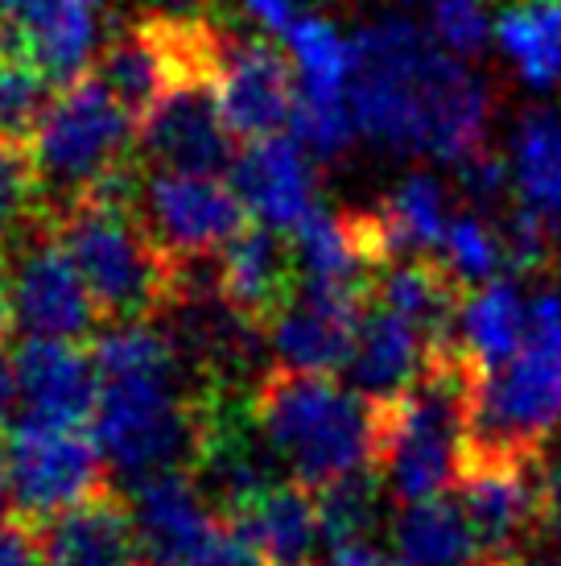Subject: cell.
I'll return each mask as SVG.
<instances>
[{
	"mask_svg": "<svg viewBox=\"0 0 561 566\" xmlns=\"http://www.w3.org/2000/svg\"><path fill=\"white\" fill-rule=\"evenodd\" d=\"M347 104L359 133L396 154L458 166L487 149L491 104L484 80L401 17L351 38Z\"/></svg>",
	"mask_w": 561,
	"mask_h": 566,
	"instance_id": "obj_1",
	"label": "cell"
},
{
	"mask_svg": "<svg viewBox=\"0 0 561 566\" xmlns=\"http://www.w3.org/2000/svg\"><path fill=\"white\" fill-rule=\"evenodd\" d=\"M140 161L104 187L87 190L54 211L59 232L92 290L104 323H145L166 315L190 265L173 261L137 207Z\"/></svg>",
	"mask_w": 561,
	"mask_h": 566,
	"instance_id": "obj_2",
	"label": "cell"
},
{
	"mask_svg": "<svg viewBox=\"0 0 561 566\" xmlns=\"http://www.w3.org/2000/svg\"><path fill=\"white\" fill-rule=\"evenodd\" d=\"M479 364L451 339L430 352V364L401 397L380 401L375 426V472L396 504L442 496L458 484L467 463L470 385Z\"/></svg>",
	"mask_w": 561,
	"mask_h": 566,
	"instance_id": "obj_3",
	"label": "cell"
},
{
	"mask_svg": "<svg viewBox=\"0 0 561 566\" xmlns=\"http://www.w3.org/2000/svg\"><path fill=\"white\" fill-rule=\"evenodd\" d=\"M252 413L289 480L322 488L375 459L380 401L327 373L273 364L252 385Z\"/></svg>",
	"mask_w": 561,
	"mask_h": 566,
	"instance_id": "obj_4",
	"label": "cell"
},
{
	"mask_svg": "<svg viewBox=\"0 0 561 566\" xmlns=\"http://www.w3.org/2000/svg\"><path fill=\"white\" fill-rule=\"evenodd\" d=\"M561 426V298L537 294L525 347L499 368H479L470 385L467 459L546 455Z\"/></svg>",
	"mask_w": 561,
	"mask_h": 566,
	"instance_id": "obj_5",
	"label": "cell"
},
{
	"mask_svg": "<svg viewBox=\"0 0 561 566\" xmlns=\"http://www.w3.org/2000/svg\"><path fill=\"white\" fill-rule=\"evenodd\" d=\"M30 154L50 211H59L137 161V116L87 71L50 99Z\"/></svg>",
	"mask_w": 561,
	"mask_h": 566,
	"instance_id": "obj_6",
	"label": "cell"
},
{
	"mask_svg": "<svg viewBox=\"0 0 561 566\" xmlns=\"http://www.w3.org/2000/svg\"><path fill=\"white\" fill-rule=\"evenodd\" d=\"M0 463L9 484V513L25 525L66 513L112 488L99 442L87 439L78 426H46L25 418L4 434Z\"/></svg>",
	"mask_w": 561,
	"mask_h": 566,
	"instance_id": "obj_7",
	"label": "cell"
},
{
	"mask_svg": "<svg viewBox=\"0 0 561 566\" xmlns=\"http://www.w3.org/2000/svg\"><path fill=\"white\" fill-rule=\"evenodd\" d=\"M0 256L9 273L13 318L25 335L83 344L104 323L54 216L25 228L13 244L0 249Z\"/></svg>",
	"mask_w": 561,
	"mask_h": 566,
	"instance_id": "obj_8",
	"label": "cell"
},
{
	"mask_svg": "<svg viewBox=\"0 0 561 566\" xmlns=\"http://www.w3.org/2000/svg\"><path fill=\"white\" fill-rule=\"evenodd\" d=\"M454 488L475 525L487 566H529L525 554L537 537L549 534L546 455L467 459Z\"/></svg>",
	"mask_w": 561,
	"mask_h": 566,
	"instance_id": "obj_9",
	"label": "cell"
},
{
	"mask_svg": "<svg viewBox=\"0 0 561 566\" xmlns=\"http://www.w3.org/2000/svg\"><path fill=\"white\" fill-rule=\"evenodd\" d=\"M137 207L149 232L173 261H215L223 244L252 220L240 190L223 174H182V170H145L140 166Z\"/></svg>",
	"mask_w": 561,
	"mask_h": 566,
	"instance_id": "obj_10",
	"label": "cell"
},
{
	"mask_svg": "<svg viewBox=\"0 0 561 566\" xmlns=\"http://www.w3.org/2000/svg\"><path fill=\"white\" fill-rule=\"evenodd\" d=\"M235 158L240 142L219 112L215 83H182L137 120V161L145 170L227 174Z\"/></svg>",
	"mask_w": 561,
	"mask_h": 566,
	"instance_id": "obj_11",
	"label": "cell"
},
{
	"mask_svg": "<svg viewBox=\"0 0 561 566\" xmlns=\"http://www.w3.org/2000/svg\"><path fill=\"white\" fill-rule=\"evenodd\" d=\"M297 95H301L297 66L277 42L232 33L215 75V99L235 142L248 145L285 133L294 125Z\"/></svg>",
	"mask_w": 561,
	"mask_h": 566,
	"instance_id": "obj_12",
	"label": "cell"
},
{
	"mask_svg": "<svg viewBox=\"0 0 561 566\" xmlns=\"http://www.w3.org/2000/svg\"><path fill=\"white\" fill-rule=\"evenodd\" d=\"M215 285L232 311L268 331L301 290L294 237L265 220H248L215 256Z\"/></svg>",
	"mask_w": 561,
	"mask_h": 566,
	"instance_id": "obj_13",
	"label": "cell"
},
{
	"mask_svg": "<svg viewBox=\"0 0 561 566\" xmlns=\"http://www.w3.org/2000/svg\"><path fill=\"white\" fill-rule=\"evenodd\" d=\"M368 298L343 294V290H318L301 285L297 298L268 323V352L280 368L297 373H343L351 360L356 327Z\"/></svg>",
	"mask_w": 561,
	"mask_h": 566,
	"instance_id": "obj_14",
	"label": "cell"
},
{
	"mask_svg": "<svg viewBox=\"0 0 561 566\" xmlns=\"http://www.w3.org/2000/svg\"><path fill=\"white\" fill-rule=\"evenodd\" d=\"M17 401L30 422L83 426L99 401V364L71 339H25L13 356Z\"/></svg>",
	"mask_w": 561,
	"mask_h": 566,
	"instance_id": "obj_15",
	"label": "cell"
},
{
	"mask_svg": "<svg viewBox=\"0 0 561 566\" xmlns=\"http://www.w3.org/2000/svg\"><path fill=\"white\" fill-rule=\"evenodd\" d=\"M310 158L314 154L289 128L240 145V158L232 166V187L240 190L252 220H265L273 228L294 232L297 223L310 216L318 207L314 203L318 178H314Z\"/></svg>",
	"mask_w": 561,
	"mask_h": 566,
	"instance_id": "obj_16",
	"label": "cell"
},
{
	"mask_svg": "<svg viewBox=\"0 0 561 566\" xmlns=\"http://www.w3.org/2000/svg\"><path fill=\"white\" fill-rule=\"evenodd\" d=\"M42 566H140V542L133 525V504L116 492H99L92 501L33 525Z\"/></svg>",
	"mask_w": 561,
	"mask_h": 566,
	"instance_id": "obj_17",
	"label": "cell"
},
{
	"mask_svg": "<svg viewBox=\"0 0 561 566\" xmlns=\"http://www.w3.org/2000/svg\"><path fill=\"white\" fill-rule=\"evenodd\" d=\"M467 294L470 285L437 252L401 256L380 269L372 282V302L413 323L434 347L458 339V318H463Z\"/></svg>",
	"mask_w": 561,
	"mask_h": 566,
	"instance_id": "obj_18",
	"label": "cell"
},
{
	"mask_svg": "<svg viewBox=\"0 0 561 566\" xmlns=\"http://www.w3.org/2000/svg\"><path fill=\"white\" fill-rule=\"evenodd\" d=\"M430 352H434V344L413 323H405L401 315H392L389 306L368 298L343 377L363 397L392 401L421 377V368L430 364Z\"/></svg>",
	"mask_w": 561,
	"mask_h": 566,
	"instance_id": "obj_19",
	"label": "cell"
},
{
	"mask_svg": "<svg viewBox=\"0 0 561 566\" xmlns=\"http://www.w3.org/2000/svg\"><path fill=\"white\" fill-rule=\"evenodd\" d=\"M232 521L265 566H314V554L327 542L314 488L297 484V480L268 484Z\"/></svg>",
	"mask_w": 561,
	"mask_h": 566,
	"instance_id": "obj_20",
	"label": "cell"
},
{
	"mask_svg": "<svg viewBox=\"0 0 561 566\" xmlns=\"http://www.w3.org/2000/svg\"><path fill=\"white\" fill-rule=\"evenodd\" d=\"M392 551L401 566H487L467 509L446 492L396 504Z\"/></svg>",
	"mask_w": 561,
	"mask_h": 566,
	"instance_id": "obj_21",
	"label": "cell"
},
{
	"mask_svg": "<svg viewBox=\"0 0 561 566\" xmlns=\"http://www.w3.org/2000/svg\"><path fill=\"white\" fill-rule=\"evenodd\" d=\"M512 190L516 203L529 207L546 223L561 256V116L553 108H532L520 116L512 137Z\"/></svg>",
	"mask_w": 561,
	"mask_h": 566,
	"instance_id": "obj_22",
	"label": "cell"
},
{
	"mask_svg": "<svg viewBox=\"0 0 561 566\" xmlns=\"http://www.w3.org/2000/svg\"><path fill=\"white\" fill-rule=\"evenodd\" d=\"M529 335V306L520 298L516 282L496 277L487 285H475L467 294L463 318H458V344L479 368H499L525 347Z\"/></svg>",
	"mask_w": 561,
	"mask_h": 566,
	"instance_id": "obj_23",
	"label": "cell"
},
{
	"mask_svg": "<svg viewBox=\"0 0 561 566\" xmlns=\"http://www.w3.org/2000/svg\"><path fill=\"white\" fill-rule=\"evenodd\" d=\"M496 42L532 87H561V0L504 4V13L496 17Z\"/></svg>",
	"mask_w": 561,
	"mask_h": 566,
	"instance_id": "obj_24",
	"label": "cell"
},
{
	"mask_svg": "<svg viewBox=\"0 0 561 566\" xmlns=\"http://www.w3.org/2000/svg\"><path fill=\"white\" fill-rule=\"evenodd\" d=\"M375 211H380V220L389 228L396 261L413 256V252L442 249L451 216H446V190L437 187V178H430V174H409L405 182L392 190Z\"/></svg>",
	"mask_w": 561,
	"mask_h": 566,
	"instance_id": "obj_25",
	"label": "cell"
},
{
	"mask_svg": "<svg viewBox=\"0 0 561 566\" xmlns=\"http://www.w3.org/2000/svg\"><path fill=\"white\" fill-rule=\"evenodd\" d=\"M384 475L375 472V463L356 468V472L339 475L330 484L314 488L318 501V521H322V537L327 546H356L368 542L375 525H380V504H384Z\"/></svg>",
	"mask_w": 561,
	"mask_h": 566,
	"instance_id": "obj_26",
	"label": "cell"
},
{
	"mask_svg": "<svg viewBox=\"0 0 561 566\" xmlns=\"http://www.w3.org/2000/svg\"><path fill=\"white\" fill-rule=\"evenodd\" d=\"M289 54L297 66L301 95L310 99H347L351 75V42L322 17H301L289 30Z\"/></svg>",
	"mask_w": 561,
	"mask_h": 566,
	"instance_id": "obj_27",
	"label": "cell"
},
{
	"mask_svg": "<svg viewBox=\"0 0 561 566\" xmlns=\"http://www.w3.org/2000/svg\"><path fill=\"white\" fill-rule=\"evenodd\" d=\"M50 87L54 83L30 54L0 46V142L30 145L42 112L50 108Z\"/></svg>",
	"mask_w": 561,
	"mask_h": 566,
	"instance_id": "obj_28",
	"label": "cell"
},
{
	"mask_svg": "<svg viewBox=\"0 0 561 566\" xmlns=\"http://www.w3.org/2000/svg\"><path fill=\"white\" fill-rule=\"evenodd\" d=\"M46 216H54V211L46 203L30 145L0 142V249L13 244L25 228H33Z\"/></svg>",
	"mask_w": 561,
	"mask_h": 566,
	"instance_id": "obj_29",
	"label": "cell"
},
{
	"mask_svg": "<svg viewBox=\"0 0 561 566\" xmlns=\"http://www.w3.org/2000/svg\"><path fill=\"white\" fill-rule=\"evenodd\" d=\"M437 256H442L470 290L496 282L499 273L508 269L504 237H499V228H491V220L479 216V211H463V216H454V220L446 223V237H442Z\"/></svg>",
	"mask_w": 561,
	"mask_h": 566,
	"instance_id": "obj_30",
	"label": "cell"
},
{
	"mask_svg": "<svg viewBox=\"0 0 561 566\" xmlns=\"http://www.w3.org/2000/svg\"><path fill=\"white\" fill-rule=\"evenodd\" d=\"M430 25L434 38L451 54H484L491 38V17L484 0H430Z\"/></svg>",
	"mask_w": 561,
	"mask_h": 566,
	"instance_id": "obj_31",
	"label": "cell"
},
{
	"mask_svg": "<svg viewBox=\"0 0 561 566\" xmlns=\"http://www.w3.org/2000/svg\"><path fill=\"white\" fill-rule=\"evenodd\" d=\"M0 566H42V551H38L33 525H25L13 513L0 521Z\"/></svg>",
	"mask_w": 561,
	"mask_h": 566,
	"instance_id": "obj_32",
	"label": "cell"
},
{
	"mask_svg": "<svg viewBox=\"0 0 561 566\" xmlns=\"http://www.w3.org/2000/svg\"><path fill=\"white\" fill-rule=\"evenodd\" d=\"M244 9L261 21V30L280 33V38H289V30L301 21V13H297V0H244Z\"/></svg>",
	"mask_w": 561,
	"mask_h": 566,
	"instance_id": "obj_33",
	"label": "cell"
},
{
	"mask_svg": "<svg viewBox=\"0 0 561 566\" xmlns=\"http://www.w3.org/2000/svg\"><path fill=\"white\" fill-rule=\"evenodd\" d=\"M314 566H401V558H389V554H380L368 542H356V546H335L330 558Z\"/></svg>",
	"mask_w": 561,
	"mask_h": 566,
	"instance_id": "obj_34",
	"label": "cell"
},
{
	"mask_svg": "<svg viewBox=\"0 0 561 566\" xmlns=\"http://www.w3.org/2000/svg\"><path fill=\"white\" fill-rule=\"evenodd\" d=\"M546 517L549 534H561V447L558 455L546 459Z\"/></svg>",
	"mask_w": 561,
	"mask_h": 566,
	"instance_id": "obj_35",
	"label": "cell"
},
{
	"mask_svg": "<svg viewBox=\"0 0 561 566\" xmlns=\"http://www.w3.org/2000/svg\"><path fill=\"white\" fill-rule=\"evenodd\" d=\"M13 406H17V377H13V364L0 360V439L9 434V422H13Z\"/></svg>",
	"mask_w": 561,
	"mask_h": 566,
	"instance_id": "obj_36",
	"label": "cell"
},
{
	"mask_svg": "<svg viewBox=\"0 0 561 566\" xmlns=\"http://www.w3.org/2000/svg\"><path fill=\"white\" fill-rule=\"evenodd\" d=\"M13 298H9V273H4V256H0V347L9 339V331H13Z\"/></svg>",
	"mask_w": 561,
	"mask_h": 566,
	"instance_id": "obj_37",
	"label": "cell"
},
{
	"mask_svg": "<svg viewBox=\"0 0 561 566\" xmlns=\"http://www.w3.org/2000/svg\"><path fill=\"white\" fill-rule=\"evenodd\" d=\"M149 4H161L166 13H194V4H203V0H149Z\"/></svg>",
	"mask_w": 561,
	"mask_h": 566,
	"instance_id": "obj_38",
	"label": "cell"
},
{
	"mask_svg": "<svg viewBox=\"0 0 561 566\" xmlns=\"http://www.w3.org/2000/svg\"><path fill=\"white\" fill-rule=\"evenodd\" d=\"M4 496H9V484H4V463H0V504H4Z\"/></svg>",
	"mask_w": 561,
	"mask_h": 566,
	"instance_id": "obj_39",
	"label": "cell"
},
{
	"mask_svg": "<svg viewBox=\"0 0 561 566\" xmlns=\"http://www.w3.org/2000/svg\"><path fill=\"white\" fill-rule=\"evenodd\" d=\"M549 566H561V563H549Z\"/></svg>",
	"mask_w": 561,
	"mask_h": 566,
	"instance_id": "obj_40",
	"label": "cell"
},
{
	"mask_svg": "<svg viewBox=\"0 0 561 566\" xmlns=\"http://www.w3.org/2000/svg\"><path fill=\"white\" fill-rule=\"evenodd\" d=\"M558 298H561V290H558Z\"/></svg>",
	"mask_w": 561,
	"mask_h": 566,
	"instance_id": "obj_41",
	"label": "cell"
},
{
	"mask_svg": "<svg viewBox=\"0 0 561 566\" xmlns=\"http://www.w3.org/2000/svg\"><path fill=\"white\" fill-rule=\"evenodd\" d=\"M140 566H145V563H140Z\"/></svg>",
	"mask_w": 561,
	"mask_h": 566,
	"instance_id": "obj_42",
	"label": "cell"
}]
</instances>
